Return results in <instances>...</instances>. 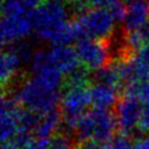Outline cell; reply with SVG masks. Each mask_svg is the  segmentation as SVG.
<instances>
[{"mask_svg": "<svg viewBox=\"0 0 149 149\" xmlns=\"http://www.w3.org/2000/svg\"><path fill=\"white\" fill-rule=\"evenodd\" d=\"M102 149H135V142L132 141L129 135L120 133L104 143Z\"/></svg>", "mask_w": 149, "mask_h": 149, "instance_id": "obj_17", "label": "cell"}, {"mask_svg": "<svg viewBox=\"0 0 149 149\" xmlns=\"http://www.w3.org/2000/svg\"><path fill=\"white\" fill-rule=\"evenodd\" d=\"M48 56L51 64L65 77L78 69L80 64L76 50L70 45H52L50 49H48Z\"/></svg>", "mask_w": 149, "mask_h": 149, "instance_id": "obj_10", "label": "cell"}, {"mask_svg": "<svg viewBox=\"0 0 149 149\" xmlns=\"http://www.w3.org/2000/svg\"><path fill=\"white\" fill-rule=\"evenodd\" d=\"M115 65L121 80L126 85L149 83V63L140 59L137 56L120 58Z\"/></svg>", "mask_w": 149, "mask_h": 149, "instance_id": "obj_9", "label": "cell"}, {"mask_svg": "<svg viewBox=\"0 0 149 149\" xmlns=\"http://www.w3.org/2000/svg\"><path fill=\"white\" fill-rule=\"evenodd\" d=\"M74 149H102V146L94 141H81Z\"/></svg>", "mask_w": 149, "mask_h": 149, "instance_id": "obj_20", "label": "cell"}, {"mask_svg": "<svg viewBox=\"0 0 149 149\" xmlns=\"http://www.w3.org/2000/svg\"><path fill=\"white\" fill-rule=\"evenodd\" d=\"M34 33L40 41L52 45H70L83 38L76 21H70L64 0H45L34 12Z\"/></svg>", "mask_w": 149, "mask_h": 149, "instance_id": "obj_1", "label": "cell"}, {"mask_svg": "<svg viewBox=\"0 0 149 149\" xmlns=\"http://www.w3.org/2000/svg\"><path fill=\"white\" fill-rule=\"evenodd\" d=\"M24 64L23 58L14 45L3 49L0 57V79L3 87L12 84Z\"/></svg>", "mask_w": 149, "mask_h": 149, "instance_id": "obj_12", "label": "cell"}, {"mask_svg": "<svg viewBox=\"0 0 149 149\" xmlns=\"http://www.w3.org/2000/svg\"><path fill=\"white\" fill-rule=\"evenodd\" d=\"M134 55L137 56L140 59H142V61L149 63V42H148L146 45H143V47H142L136 54H134Z\"/></svg>", "mask_w": 149, "mask_h": 149, "instance_id": "obj_21", "label": "cell"}, {"mask_svg": "<svg viewBox=\"0 0 149 149\" xmlns=\"http://www.w3.org/2000/svg\"><path fill=\"white\" fill-rule=\"evenodd\" d=\"M79 63L87 70H99L109 64L111 51L106 41L81 38L74 47Z\"/></svg>", "mask_w": 149, "mask_h": 149, "instance_id": "obj_7", "label": "cell"}, {"mask_svg": "<svg viewBox=\"0 0 149 149\" xmlns=\"http://www.w3.org/2000/svg\"><path fill=\"white\" fill-rule=\"evenodd\" d=\"M63 86L38 76H30L13 92L21 106L38 114L56 111L61 105Z\"/></svg>", "mask_w": 149, "mask_h": 149, "instance_id": "obj_2", "label": "cell"}, {"mask_svg": "<svg viewBox=\"0 0 149 149\" xmlns=\"http://www.w3.org/2000/svg\"><path fill=\"white\" fill-rule=\"evenodd\" d=\"M90 97L93 107L105 109H109L113 106H116L118 101L120 100L118 87L99 83H93V85L90 87Z\"/></svg>", "mask_w": 149, "mask_h": 149, "instance_id": "obj_13", "label": "cell"}, {"mask_svg": "<svg viewBox=\"0 0 149 149\" xmlns=\"http://www.w3.org/2000/svg\"><path fill=\"white\" fill-rule=\"evenodd\" d=\"M79 27L83 38L108 41L112 36L116 21L106 8L92 7L83 9L74 20Z\"/></svg>", "mask_w": 149, "mask_h": 149, "instance_id": "obj_4", "label": "cell"}, {"mask_svg": "<svg viewBox=\"0 0 149 149\" xmlns=\"http://www.w3.org/2000/svg\"><path fill=\"white\" fill-rule=\"evenodd\" d=\"M91 104L90 87L87 85H66L62 93L61 112L63 125L68 130L74 132L79 118L87 112Z\"/></svg>", "mask_w": 149, "mask_h": 149, "instance_id": "obj_5", "label": "cell"}, {"mask_svg": "<svg viewBox=\"0 0 149 149\" xmlns=\"http://www.w3.org/2000/svg\"><path fill=\"white\" fill-rule=\"evenodd\" d=\"M116 128L114 113L109 109L93 107L79 118L74 133L81 141H94L101 144L114 136Z\"/></svg>", "mask_w": 149, "mask_h": 149, "instance_id": "obj_3", "label": "cell"}, {"mask_svg": "<svg viewBox=\"0 0 149 149\" xmlns=\"http://www.w3.org/2000/svg\"><path fill=\"white\" fill-rule=\"evenodd\" d=\"M142 113L143 104L133 95L123 94L118 101L114 113L119 130L126 135L140 130Z\"/></svg>", "mask_w": 149, "mask_h": 149, "instance_id": "obj_8", "label": "cell"}, {"mask_svg": "<svg viewBox=\"0 0 149 149\" xmlns=\"http://www.w3.org/2000/svg\"><path fill=\"white\" fill-rule=\"evenodd\" d=\"M34 12L2 14L0 38L3 45L17 44L34 33Z\"/></svg>", "mask_w": 149, "mask_h": 149, "instance_id": "obj_6", "label": "cell"}, {"mask_svg": "<svg viewBox=\"0 0 149 149\" xmlns=\"http://www.w3.org/2000/svg\"><path fill=\"white\" fill-rule=\"evenodd\" d=\"M143 1H146V2H148V3H149V0H143Z\"/></svg>", "mask_w": 149, "mask_h": 149, "instance_id": "obj_23", "label": "cell"}, {"mask_svg": "<svg viewBox=\"0 0 149 149\" xmlns=\"http://www.w3.org/2000/svg\"><path fill=\"white\" fill-rule=\"evenodd\" d=\"M135 149H149V139L135 142Z\"/></svg>", "mask_w": 149, "mask_h": 149, "instance_id": "obj_22", "label": "cell"}, {"mask_svg": "<svg viewBox=\"0 0 149 149\" xmlns=\"http://www.w3.org/2000/svg\"><path fill=\"white\" fill-rule=\"evenodd\" d=\"M45 0H3L2 14L28 13L36 10Z\"/></svg>", "mask_w": 149, "mask_h": 149, "instance_id": "obj_16", "label": "cell"}, {"mask_svg": "<svg viewBox=\"0 0 149 149\" xmlns=\"http://www.w3.org/2000/svg\"><path fill=\"white\" fill-rule=\"evenodd\" d=\"M50 149H74V146L68 135L55 134L50 137Z\"/></svg>", "mask_w": 149, "mask_h": 149, "instance_id": "obj_18", "label": "cell"}, {"mask_svg": "<svg viewBox=\"0 0 149 149\" xmlns=\"http://www.w3.org/2000/svg\"><path fill=\"white\" fill-rule=\"evenodd\" d=\"M62 123H63V115L58 109L45 114H41L37 128L34 134L41 139H50L55 135V133L57 132V129Z\"/></svg>", "mask_w": 149, "mask_h": 149, "instance_id": "obj_14", "label": "cell"}, {"mask_svg": "<svg viewBox=\"0 0 149 149\" xmlns=\"http://www.w3.org/2000/svg\"><path fill=\"white\" fill-rule=\"evenodd\" d=\"M115 1L118 0H87V5H91L97 8H106L108 9Z\"/></svg>", "mask_w": 149, "mask_h": 149, "instance_id": "obj_19", "label": "cell"}, {"mask_svg": "<svg viewBox=\"0 0 149 149\" xmlns=\"http://www.w3.org/2000/svg\"><path fill=\"white\" fill-rule=\"evenodd\" d=\"M126 12L122 26L126 33L142 28L149 21V3L143 0H125Z\"/></svg>", "mask_w": 149, "mask_h": 149, "instance_id": "obj_11", "label": "cell"}, {"mask_svg": "<svg viewBox=\"0 0 149 149\" xmlns=\"http://www.w3.org/2000/svg\"><path fill=\"white\" fill-rule=\"evenodd\" d=\"M91 78L94 80V83H99V84H104V85H108V86H113L118 88H119L120 83H122L115 63L107 64L106 66L93 71Z\"/></svg>", "mask_w": 149, "mask_h": 149, "instance_id": "obj_15", "label": "cell"}]
</instances>
